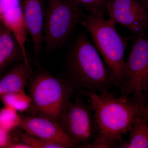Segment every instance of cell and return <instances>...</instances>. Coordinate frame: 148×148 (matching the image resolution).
Wrapping results in <instances>:
<instances>
[{"label": "cell", "mask_w": 148, "mask_h": 148, "mask_svg": "<svg viewBox=\"0 0 148 148\" xmlns=\"http://www.w3.org/2000/svg\"><path fill=\"white\" fill-rule=\"evenodd\" d=\"M122 94L102 95L89 91L84 94L92 107L98 129L95 138L84 148L119 147L123 135L143 114L148 103L146 93Z\"/></svg>", "instance_id": "1"}, {"label": "cell", "mask_w": 148, "mask_h": 148, "mask_svg": "<svg viewBox=\"0 0 148 148\" xmlns=\"http://www.w3.org/2000/svg\"><path fill=\"white\" fill-rule=\"evenodd\" d=\"M67 73L66 79L75 92L83 95L87 91L106 95L115 86L108 66L84 34L77 37L69 53Z\"/></svg>", "instance_id": "2"}, {"label": "cell", "mask_w": 148, "mask_h": 148, "mask_svg": "<svg viewBox=\"0 0 148 148\" xmlns=\"http://www.w3.org/2000/svg\"><path fill=\"white\" fill-rule=\"evenodd\" d=\"M81 23L89 32L97 50L112 74L115 86L121 92L125 80V53L130 37L122 36L110 18L89 13L84 15Z\"/></svg>", "instance_id": "3"}, {"label": "cell", "mask_w": 148, "mask_h": 148, "mask_svg": "<svg viewBox=\"0 0 148 148\" xmlns=\"http://www.w3.org/2000/svg\"><path fill=\"white\" fill-rule=\"evenodd\" d=\"M75 92L66 79L41 72L35 75L30 82V109L38 116L58 123Z\"/></svg>", "instance_id": "4"}, {"label": "cell", "mask_w": 148, "mask_h": 148, "mask_svg": "<svg viewBox=\"0 0 148 148\" xmlns=\"http://www.w3.org/2000/svg\"><path fill=\"white\" fill-rule=\"evenodd\" d=\"M84 15L81 6L73 0H50L44 27V40L47 50L62 47Z\"/></svg>", "instance_id": "5"}, {"label": "cell", "mask_w": 148, "mask_h": 148, "mask_svg": "<svg viewBox=\"0 0 148 148\" xmlns=\"http://www.w3.org/2000/svg\"><path fill=\"white\" fill-rule=\"evenodd\" d=\"M58 123L78 148L90 144L98 133L92 107L79 97L70 102Z\"/></svg>", "instance_id": "6"}, {"label": "cell", "mask_w": 148, "mask_h": 148, "mask_svg": "<svg viewBox=\"0 0 148 148\" xmlns=\"http://www.w3.org/2000/svg\"><path fill=\"white\" fill-rule=\"evenodd\" d=\"M133 41L125 65L122 93L137 95L148 92V37H132Z\"/></svg>", "instance_id": "7"}, {"label": "cell", "mask_w": 148, "mask_h": 148, "mask_svg": "<svg viewBox=\"0 0 148 148\" xmlns=\"http://www.w3.org/2000/svg\"><path fill=\"white\" fill-rule=\"evenodd\" d=\"M106 13L115 24L129 29L132 37L146 34L148 6L139 0H108Z\"/></svg>", "instance_id": "8"}, {"label": "cell", "mask_w": 148, "mask_h": 148, "mask_svg": "<svg viewBox=\"0 0 148 148\" xmlns=\"http://www.w3.org/2000/svg\"><path fill=\"white\" fill-rule=\"evenodd\" d=\"M19 127L30 135L57 144L63 148L76 147L58 123L45 117L22 116Z\"/></svg>", "instance_id": "9"}, {"label": "cell", "mask_w": 148, "mask_h": 148, "mask_svg": "<svg viewBox=\"0 0 148 148\" xmlns=\"http://www.w3.org/2000/svg\"><path fill=\"white\" fill-rule=\"evenodd\" d=\"M22 12L29 34L33 43L34 51L38 55L41 50L44 40L45 14L42 0H22Z\"/></svg>", "instance_id": "10"}, {"label": "cell", "mask_w": 148, "mask_h": 148, "mask_svg": "<svg viewBox=\"0 0 148 148\" xmlns=\"http://www.w3.org/2000/svg\"><path fill=\"white\" fill-rule=\"evenodd\" d=\"M0 23L12 32L21 48L24 63L28 67L31 68L26 49L29 32L24 20L21 3L9 9L0 15Z\"/></svg>", "instance_id": "11"}, {"label": "cell", "mask_w": 148, "mask_h": 148, "mask_svg": "<svg viewBox=\"0 0 148 148\" xmlns=\"http://www.w3.org/2000/svg\"><path fill=\"white\" fill-rule=\"evenodd\" d=\"M16 60L24 62L21 48L12 32L0 23V75Z\"/></svg>", "instance_id": "12"}, {"label": "cell", "mask_w": 148, "mask_h": 148, "mask_svg": "<svg viewBox=\"0 0 148 148\" xmlns=\"http://www.w3.org/2000/svg\"><path fill=\"white\" fill-rule=\"evenodd\" d=\"M32 74L31 68L24 61L14 66L0 80V95L25 92L24 88Z\"/></svg>", "instance_id": "13"}, {"label": "cell", "mask_w": 148, "mask_h": 148, "mask_svg": "<svg viewBox=\"0 0 148 148\" xmlns=\"http://www.w3.org/2000/svg\"><path fill=\"white\" fill-rule=\"evenodd\" d=\"M127 142H121L119 148H148V103L145 112L128 131Z\"/></svg>", "instance_id": "14"}, {"label": "cell", "mask_w": 148, "mask_h": 148, "mask_svg": "<svg viewBox=\"0 0 148 148\" xmlns=\"http://www.w3.org/2000/svg\"><path fill=\"white\" fill-rule=\"evenodd\" d=\"M2 96V101L5 106L21 112L28 110L30 108L32 99L25 92H11Z\"/></svg>", "instance_id": "15"}, {"label": "cell", "mask_w": 148, "mask_h": 148, "mask_svg": "<svg viewBox=\"0 0 148 148\" xmlns=\"http://www.w3.org/2000/svg\"><path fill=\"white\" fill-rule=\"evenodd\" d=\"M17 111L10 107L5 106L0 110V127L9 132L19 127L21 116Z\"/></svg>", "instance_id": "16"}, {"label": "cell", "mask_w": 148, "mask_h": 148, "mask_svg": "<svg viewBox=\"0 0 148 148\" xmlns=\"http://www.w3.org/2000/svg\"><path fill=\"white\" fill-rule=\"evenodd\" d=\"M19 133L18 136L21 142L30 148H63L59 145L41 140L26 132Z\"/></svg>", "instance_id": "17"}, {"label": "cell", "mask_w": 148, "mask_h": 148, "mask_svg": "<svg viewBox=\"0 0 148 148\" xmlns=\"http://www.w3.org/2000/svg\"><path fill=\"white\" fill-rule=\"evenodd\" d=\"M89 12L104 15L107 12L108 0H73Z\"/></svg>", "instance_id": "18"}, {"label": "cell", "mask_w": 148, "mask_h": 148, "mask_svg": "<svg viewBox=\"0 0 148 148\" xmlns=\"http://www.w3.org/2000/svg\"><path fill=\"white\" fill-rule=\"evenodd\" d=\"M22 0H0V15L9 9L21 4Z\"/></svg>", "instance_id": "19"}, {"label": "cell", "mask_w": 148, "mask_h": 148, "mask_svg": "<svg viewBox=\"0 0 148 148\" xmlns=\"http://www.w3.org/2000/svg\"><path fill=\"white\" fill-rule=\"evenodd\" d=\"M8 132L0 127V147H6L9 142Z\"/></svg>", "instance_id": "20"}, {"label": "cell", "mask_w": 148, "mask_h": 148, "mask_svg": "<svg viewBox=\"0 0 148 148\" xmlns=\"http://www.w3.org/2000/svg\"><path fill=\"white\" fill-rule=\"evenodd\" d=\"M6 147L12 148H30V147L24 143H14L9 141Z\"/></svg>", "instance_id": "21"}, {"label": "cell", "mask_w": 148, "mask_h": 148, "mask_svg": "<svg viewBox=\"0 0 148 148\" xmlns=\"http://www.w3.org/2000/svg\"><path fill=\"white\" fill-rule=\"evenodd\" d=\"M148 6V0H139Z\"/></svg>", "instance_id": "22"}]
</instances>
